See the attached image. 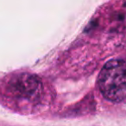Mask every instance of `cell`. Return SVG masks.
<instances>
[{
  "label": "cell",
  "instance_id": "cell-2",
  "mask_svg": "<svg viewBox=\"0 0 126 126\" xmlns=\"http://www.w3.org/2000/svg\"><path fill=\"white\" fill-rule=\"evenodd\" d=\"M5 90L8 97L16 100V103L35 105L42 98L43 86L35 75L22 74L12 78L8 82Z\"/></svg>",
  "mask_w": 126,
  "mask_h": 126
},
{
  "label": "cell",
  "instance_id": "cell-1",
  "mask_svg": "<svg viewBox=\"0 0 126 126\" xmlns=\"http://www.w3.org/2000/svg\"><path fill=\"white\" fill-rule=\"evenodd\" d=\"M100 93L105 99L118 103L126 98V61L111 60L104 66L98 79Z\"/></svg>",
  "mask_w": 126,
  "mask_h": 126
}]
</instances>
